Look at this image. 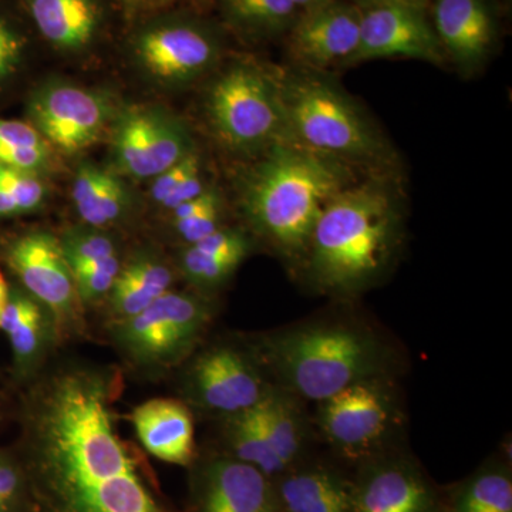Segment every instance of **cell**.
I'll use <instances>...</instances> for the list:
<instances>
[{"label":"cell","mask_w":512,"mask_h":512,"mask_svg":"<svg viewBox=\"0 0 512 512\" xmlns=\"http://www.w3.org/2000/svg\"><path fill=\"white\" fill-rule=\"evenodd\" d=\"M120 390L116 370L70 363L26 396V454L56 512H167L120 436Z\"/></svg>","instance_id":"cell-1"},{"label":"cell","mask_w":512,"mask_h":512,"mask_svg":"<svg viewBox=\"0 0 512 512\" xmlns=\"http://www.w3.org/2000/svg\"><path fill=\"white\" fill-rule=\"evenodd\" d=\"M355 183L348 164L286 138L266 148L264 160L252 168L244 207L252 225L279 251L306 254L320 212Z\"/></svg>","instance_id":"cell-2"},{"label":"cell","mask_w":512,"mask_h":512,"mask_svg":"<svg viewBox=\"0 0 512 512\" xmlns=\"http://www.w3.org/2000/svg\"><path fill=\"white\" fill-rule=\"evenodd\" d=\"M399 238L400 212L390 191L355 183L320 212L306 249L309 272L325 291H359L386 271Z\"/></svg>","instance_id":"cell-3"},{"label":"cell","mask_w":512,"mask_h":512,"mask_svg":"<svg viewBox=\"0 0 512 512\" xmlns=\"http://www.w3.org/2000/svg\"><path fill=\"white\" fill-rule=\"evenodd\" d=\"M261 355L293 396L325 402L350 384L382 376V345L365 330L316 323L262 340Z\"/></svg>","instance_id":"cell-4"},{"label":"cell","mask_w":512,"mask_h":512,"mask_svg":"<svg viewBox=\"0 0 512 512\" xmlns=\"http://www.w3.org/2000/svg\"><path fill=\"white\" fill-rule=\"evenodd\" d=\"M286 133L299 146L343 161L383 163L389 146L348 94L313 72L276 79Z\"/></svg>","instance_id":"cell-5"},{"label":"cell","mask_w":512,"mask_h":512,"mask_svg":"<svg viewBox=\"0 0 512 512\" xmlns=\"http://www.w3.org/2000/svg\"><path fill=\"white\" fill-rule=\"evenodd\" d=\"M210 320L207 302L190 293L168 291L143 312L113 320L110 335L131 365L165 370L191 352Z\"/></svg>","instance_id":"cell-6"},{"label":"cell","mask_w":512,"mask_h":512,"mask_svg":"<svg viewBox=\"0 0 512 512\" xmlns=\"http://www.w3.org/2000/svg\"><path fill=\"white\" fill-rule=\"evenodd\" d=\"M208 113L221 140L237 150L268 148L288 138L278 83L252 64L222 74L208 97Z\"/></svg>","instance_id":"cell-7"},{"label":"cell","mask_w":512,"mask_h":512,"mask_svg":"<svg viewBox=\"0 0 512 512\" xmlns=\"http://www.w3.org/2000/svg\"><path fill=\"white\" fill-rule=\"evenodd\" d=\"M5 259L26 292L52 312L57 338L82 332L83 306L59 238L45 231L26 232L9 242Z\"/></svg>","instance_id":"cell-8"},{"label":"cell","mask_w":512,"mask_h":512,"mask_svg":"<svg viewBox=\"0 0 512 512\" xmlns=\"http://www.w3.org/2000/svg\"><path fill=\"white\" fill-rule=\"evenodd\" d=\"M359 8V45L349 64L392 57L443 63L446 55L427 19L426 6L382 0Z\"/></svg>","instance_id":"cell-9"},{"label":"cell","mask_w":512,"mask_h":512,"mask_svg":"<svg viewBox=\"0 0 512 512\" xmlns=\"http://www.w3.org/2000/svg\"><path fill=\"white\" fill-rule=\"evenodd\" d=\"M320 404L323 434L350 456L369 453L379 446L396 423L392 393L380 376L350 384Z\"/></svg>","instance_id":"cell-10"},{"label":"cell","mask_w":512,"mask_h":512,"mask_svg":"<svg viewBox=\"0 0 512 512\" xmlns=\"http://www.w3.org/2000/svg\"><path fill=\"white\" fill-rule=\"evenodd\" d=\"M192 151L187 128L160 110L124 111L114 126V161L130 177L156 178Z\"/></svg>","instance_id":"cell-11"},{"label":"cell","mask_w":512,"mask_h":512,"mask_svg":"<svg viewBox=\"0 0 512 512\" xmlns=\"http://www.w3.org/2000/svg\"><path fill=\"white\" fill-rule=\"evenodd\" d=\"M30 117L45 140L66 153H76L99 140L110 121L111 104L92 90L52 84L30 101Z\"/></svg>","instance_id":"cell-12"},{"label":"cell","mask_w":512,"mask_h":512,"mask_svg":"<svg viewBox=\"0 0 512 512\" xmlns=\"http://www.w3.org/2000/svg\"><path fill=\"white\" fill-rule=\"evenodd\" d=\"M188 387L195 402L227 416L256 406L269 390L254 360L232 346H215L198 356Z\"/></svg>","instance_id":"cell-13"},{"label":"cell","mask_w":512,"mask_h":512,"mask_svg":"<svg viewBox=\"0 0 512 512\" xmlns=\"http://www.w3.org/2000/svg\"><path fill=\"white\" fill-rule=\"evenodd\" d=\"M360 36V8L333 0L302 12L289 29V53L311 72L349 64Z\"/></svg>","instance_id":"cell-14"},{"label":"cell","mask_w":512,"mask_h":512,"mask_svg":"<svg viewBox=\"0 0 512 512\" xmlns=\"http://www.w3.org/2000/svg\"><path fill=\"white\" fill-rule=\"evenodd\" d=\"M431 25L444 55L464 70L480 67L497 40L493 0H434Z\"/></svg>","instance_id":"cell-15"},{"label":"cell","mask_w":512,"mask_h":512,"mask_svg":"<svg viewBox=\"0 0 512 512\" xmlns=\"http://www.w3.org/2000/svg\"><path fill=\"white\" fill-rule=\"evenodd\" d=\"M136 52L148 72L180 82L211 66L217 57V42L200 26L171 23L144 32L137 39Z\"/></svg>","instance_id":"cell-16"},{"label":"cell","mask_w":512,"mask_h":512,"mask_svg":"<svg viewBox=\"0 0 512 512\" xmlns=\"http://www.w3.org/2000/svg\"><path fill=\"white\" fill-rule=\"evenodd\" d=\"M0 330L9 338L15 376L22 382L36 379L47 353L59 340L52 312L28 292L9 291Z\"/></svg>","instance_id":"cell-17"},{"label":"cell","mask_w":512,"mask_h":512,"mask_svg":"<svg viewBox=\"0 0 512 512\" xmlns=\"http://www.w3.org/2000/svg\"><path fill=\"white\" fill-rule=\"evenodd\" d=\"M130 419L148 453L178 466L191 463L195 453L194 421L184 403L148 400L134 409Z\"/></svg>","instance_id":"cell-18"},{"label":"cell","mask_w":512,"mask_h":512,"mask_svg":"<svg viewBox=\"0 0 512 512\" xmlns=\"http://www.w3.org/2000/svg\"><path fill=\"white\" fill-rule=\"evenodd\" d=\"M268 476L251 464L235 460L212 463L205 476L202 512H274Z\"/></svg>","instance_id":"cell-19"},{"label":"cell","mask_w":512,"mask_h":512,"mask_svg":"<svg viewBox=\"0 0 512 512\" xmlns=\"http://www.w3.org/2000/svg\"><path fill=\"white\" fill-rule=\"evenodd\" d=\"M29 10L42 36L59 49H83L99 28L96 0H29Z\"/></svg>","instance_id":"cell-20"},{"label":"cell","mask_w":512,"mask_h":512,"mask_svg":"<svg viewBox=\"0 0 512 512\" xmlns=\"http://www.w3.org/2000/svg\"><path fill=\"white\" fill-rule=\"evenodd\" d=\"M426 485L403 466L379 468L353 494L352 512H427Z\"/></svg>","instance_id":"cell-21"},{"label":"cell","mask_w":512,"mask_h":512,"mask_svg":"<svg viewBox=\"0 0 512 512\" xmlns=\"http://www.w3.org/2000/svg\"><path fill=\"white\" fill-rule=\"evenodd\" d=\"M173 274L154 256L138 255L121 266L109 293V308L114 320L131 318L143 312L165 292L171 291Z\"/></svg>","instance_id":"cell-22"},{"label":"cell","mask_w":512,"mask_h":512,"mask_svg":"<svg viewBox=\"0 0 512 512\" xmlns=\"http://www.w3.org/2000/svg\"><path fill=\"white\" fill-rule=\"evenodd\" d=\"M77 214L89 227L101 228L123 217L128 191L117 175L92 164H82L73 183Z\"/></svg>","instance_id":"cell-23"},{"label":"cell","mask_w":512,"mask_h":512,"mask_svg":"<svg viewBox=\"0 0 512 512\" xmlns=\"http://www.w3.org/2000/svg\"><path fill=\"white\" fill-rule=\"evenodd\" d=\"M279 495L288 512H352L349 488L336 474L322 468L286 477Z\"/></svg>","instance_id":"cell-24"},{"label":"cell","mask_w":512,"mask_h":512,"mask_svg":"<svg viewBox=\"0 0 512 512\" xmlns=\"http://www.w3.org/2000/svg\"><path fill=\"white\" fill-rule=\"evenodd\" d=\"M258 410L269 443L288 467L298 457L306 436L301 407L288 390L269 389L258 403Z\"/></svg>","instance_id":"cell-25"},{"label":"cell","mask_w":512,"mask_h":512,"mask_svg":"<svg viewBox=\"0 0 512 512\" xmlns=\"http://www.w3.org/2000/svg\"><path fill=\"white\" fill-rule=\"evenodd\" d=\"M227 437L237 460L251 464L265 476H274L285 470V464L276 456L266 437L258 404L244 412L228 416Z\"/></svg>","instance_id":"cell-26"},{"label":"cell","mask_w":512,"mask_h":512,"mask_svg":"<svg viewBox=\"0 0 512 512\" xmlns=\"http://www.w3.org/2000/svg\"><path fill=\"white\" fill-rule=\"evenodd\" d=\"M224 10L234 25L265 35L291 29L301 15L293 0H224Z\"/></svg>","instance_id":"cell-27"},{"label":"cell","mask_w":512,"mask_h":512,"mask_svg":"<svg viewBox=\"0 0 512 512\" xmlns=\"http://www.w3.org/2000/svg\"><path fill=\"white\" fill-rule=\"evenodd\" d=\"M457 512H512V483L503 473L481 474L458 500Z\"/></svg>","instance_id":"cell-28"},{"label":"cell","mask_w":512,"mask_h":512,"mask_svg":"<svg viewBox=\"0 0 512 512\" xmlns=\"http://www.w3.org/2000/svg\"><path fill=\"white\" fill-rule=\"evenodd\" d=\"M59 242L72 271L117 255L116 242L100 228L69 229L59 238Z\"/></svg>","instance_id":"cell-29"},{"label":"cell","mask_w":512,"mask_h":512,"mask_svg":"<svg viewBox=\"0 0 512 512\" xmlns=\"http://www.w3.org/2000/svg\"><path fill=\"white\" fill-rule=\"evenodd\" d=\"M120 269L119 255L74 269V286L82 306L93 305L109 296Z\"/></svg>","instance_id":"cell-30"},{"label":"cell","mask_w":512,"mask_h":512,"mask_svg":"<svg viewBox=\"0 0 512 512\" xmlns=\"http://www.w3.org/2000/svg\"><path fill=\"white\" fill-rule=\"evenodd\" d=\"M244 259L234 256L205 254L197 248L188 247L181 256L184 275L194 284L202 286L220 285L234 274Z\"/></svg>","instance_id":"cell-31"},{"label":"cell","mask_w":512,"mask_h":512,"mask_svg":"<svg viewBox=\"0 0 512 512\" xmlns=\"http://www.w3.org/2000/svg\"><path fill=\"white\" fill-rule=\"evenodd\" d=\"M0 184L15 201L19 214L36 210L45 198V185L30 171L0 164Z\"/></svg>","instance_id":"cell-32"},{"label":"cell","mask_w":512,"mask_h":512,"mask_svg":"<svg viewBox=\"0 0 512 512\" xmlns=\"http://www.w3.org/2000/svg\"><path fill=\"white\" fill-rule=\"evenodd\" d=\"M220 218L221 198L191 217L174 221V227L188 245H194L221 228Z\"/></svg>","instance_id":"cell-33"},{"label":"cell","mask_w":512,"mask_h":512,"mask_svg":"<svg viewBox=\"0 0 512 512\" xmlns=\"http://www.w3.org/2000/svg\"><path fill=\"white\" fill-rule=\"evenodd\" d=\"M205 254L234 256L245 259L249 251L248 239L244 234L234 229L220 228L211 235L201 239L197 244L190 245Z\"/></svg>","instance_id":"cell-34"},{"label":"cell","mask_w":512,"mask_h":512,"mask_svg":"<svg viewBox=\"0 0 512 512\" xmlns=\"http://www.w3.org/2000/svg\"><path fill=\"white\" fill-rule=\"evenodd\" d=\"M198 170H201L200 157H198L195 151H192L180 163L173 165V167L168 168L164 173L154 178L153 188H151V195H153L154 201H157L158 204H163L170 197L171 192L183 183L188 175Z\"/></svg>","instance_id":"cell-35"},{"label":"cell","mask_w":512,"mask_h":512,"mask_svg":"<svg viewBox=\"0 0 512 512\" xmlns=\"http://www.w3.org/2000/svg\"><path fill=\"white\" fill-rule=\"evenodd\" d=\"M15 147H47V143L29 123L0 119V148Z\"/></svg>","instance_id":"cell-36"},{"label":"cell","mask_w":512,"mask_h":512,"mask_svg":"<svg viewBox=\"0 0 512 512\" xmlns=\"http://www.w3.org/2000/svg\"><path fill=\"white\" fill-rule=\"evenodd\" d=\"M23 40L5 19L0 18V79L10 76L22 59Z\"/></svg>","instance_id":"cell-37"},{"label":"cell","mask_w":512,"mask_h":512,"mask_svg":"<svg viewBox=\"0 0 512 512\" xmlns=\"http://www.w3.org/2000/svg\"><path fill=\"white\" fill-rule=\"evenodd\" d=\"M23 493V477L10 458L0 454V505L9 512L15 510Z\"/></svg>","instance_id":"cell-38"},{"label":"cell","mask_w":512,"mask_h":512,"mask_svg":"<svg viewBox=\"0 0 512 512\" xmlns=\"http://www.w3.org/2000/svg\"><path fill=\"white\" fill-rule=\"evenodd\" d=\"M205 190H207V188H205L204 183H202L201 170L195 171V173L188 175L183 183L178 185V187L171 192L170 197L161 205L167 208V210L173 211L175 208L180 207L181 204H184V202L194 200V198H197L198 195H201Z\"/></svg>","instance_id":"cell-39"},{"label":"cell","mask_w":512,"mask_h":512,"mask_svg":"<svg viewBox=\"0 0 512 512\" xmlns=\"http://www.w3.org/2000/svg\"><path fill=\"white\" fill-rule=\"evenodd\" d=\"M13 215H19L18 207L9 192L0 184V217H13Z\"/></svg>","instance_id":"cell-40"},{"label":"cell","mask_w":512,"mask_h":512,"mask_svg":"<svg viewBox=\"0 0 512 512\" xmlns=\"http://www.w3.org/2000/svg\"><path fill=\"white\" fill-rule=\"evenodd\" d=\"M333 0H293L298 9L302 12H308V10L320 8V6L328 5Z\"/></svg>","instance_id":"cell-41"},{"label":"cell","mask_w":512,"mask_h":512,"mask_svg":"<svg viewBox=\"0 0 512 512\" xmlns=\"http://www.w3.org/2000/svg\"><path fill=\"white\" fill-rule=\"evenodd\" d=\"M9 291L8 282L0 271V316H2L3 309H5L6 302H8Z\"/></svg>","instance_id":"cell-42"},{"label":"cell","mask_w":512,"mask_h":512,"mask_svg":"<svg viewBox=\"0 0 512 512\" xmlns=\"http://www.w3.org/2000/svg\"><path fill=\"white\" fill-rule=\"evenodd\" d=\"M362 3L382 2V0H360ZM394 2L413 3V5L426 6L427 0H394Z\"/></svg>","instance_id":"cell-43"},{"label":"cell","mask_w":512,"mask_h":512,"mask_svg":"<svg viewBox=\"0 0 512 512\" xmlns=\"http://www.w3.org/2000/svg\"><path fill=\"white\" fill-rule=\"evenodd\" d=\"M0 512H9L3 505H0Z\"/></svg>","instance_id":"cell-44"},{"label":"cell","mask_w":512,"mask_h":512,"mask_svg":"<svg viewBox=\"0 0 512 512\" xmlns=\"http://www.w3.org/2000/svg\"><path fill=\"white\" fill-rule=\"evenodd\" d=\"M127 2H134V0H127Z\"/></svg>","instance_id":"cell-45"}]
</instances>
